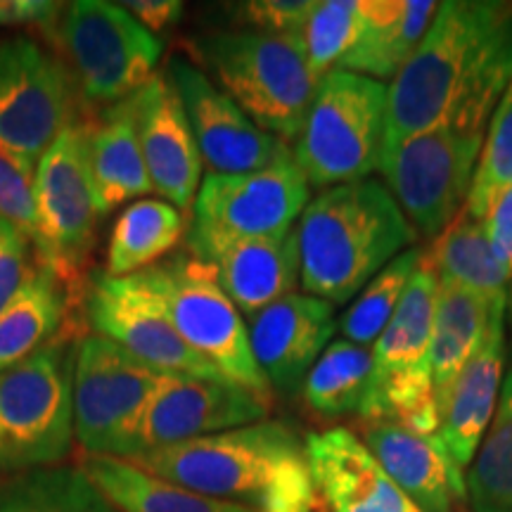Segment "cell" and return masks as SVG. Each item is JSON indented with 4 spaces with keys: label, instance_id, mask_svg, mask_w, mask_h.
Masks as SVG:
<instances>
[{
    "label": "cell",
    "instance_id": "cell-42",
    "mask_svg": "<svg viewBox=\"0 0 512 512\" xmlns=\"http://www.w3.org/2000/svg\"><path fill=\"white\" fill-rule=\"evenodd\" d=\"M121 5L155 36L176 27L178 19L183 17L181 0H128Z\"/></svg>",
    "mask_w": 512,
    "mask_h": 512
},
{
    "label": "cell",
    "instance_id": "cell-17",
    "mask_svg": "<svg viewBox=\"0 0 512 512\" xmlns=\"http://www.w3.org/2000/svg\"><path fill=\"white\" fill-rule=\"evenodd\" d=\"M138 140L152 192L176 209H192L202 183V155L176 86L157 72L136 93Z\"/></svg>",
    "mask_w": 512,
    "mask_h": 512
},
{
    "label": "cell",
    "instance_id": "cell-20",
    "mask_svg": "<svg viewBox=\"0 0 512 512\" xmlns=\"http://www.w3.org/2000/svg\"><path fill=\"white\" fill-rule=\"evenodd\" d=\"M313 484L330 512H422L389 479L354 432H313L306 437Z\"/></svg>",
    "mask_w": 512,
    "mask_h": 512
},
{
    "label": "cell",
    "instance_id": "cell-36",
    "mask_svg": "<svg viewBox=\"0 0 512 512\" xmlns=\"http://www.w3.org/2000/svg\"><path fill=\"white\" fill-rule=\"evenodd\" d=\"M361 31V0H323L313 3L302 31L306 62L320 81L349 53Z\"/></svg>",
    "mask_w": 512,
    "mask_h": 512
},
{
    "label": "cell",
    "instance_id": "cell-16",
    "mask_svg": "<svg viewBox=\"0 0 512 512\" xmlns=\"http://www.w3.org/2000/svg\"><path fill=\"white\" fill-rule=\"evenodd\" d=\"M164 72L181 95L207 174H249L290 152V145L256 126L195 62L174 57Z\"/></svg>",
    "mask_w": 512,
    "mask_h": 512
},
{
    "label": "cell",
    "instance_id": "cell-33",
    "mask_svg": "<svg viewBox=\"0 0 512 512\" xmlns=\"http://www.w3.org/2000/svg\"><path fill=\"white\" fill-rule=\"evenodd\" d=\"M465 491L472 512H512V370L505 375L496 413L470 463Z\"/></svg>",
    "mask_w": 512,
    "mask_h": 512
},
{
    "label": "cell",
    "instance_id": "cell-25",
    "mask_svg": "<svg viewBox=\"0 0 512 512\" xmlns=\"http://www.w3.org/2000/svg\"><path fill=\"white\" fill-rule=\"evenodd\" d=\"M74 292L46 264L31 266L10 304L0 311V373L27 361L72 320Z\"/></svg>",
    "mask_w": 512,
    "mask_h": 512
},
{
    "label": "cell",
    "instance_id": "cell-15",
    "mask_svg": "<svg viewBox=\"0 0 512 512\" xmlns=\"http://www.w3.org/2000/svg\"><path fill=\"white\" fill-rule=\"evenodd\" d=\"M273 399L226 380L171 377L147 401L121 446V460L266 420Z\"/></svg>",
    "mask_w": 512,
    "mask_h": 512
},
{
    "label": "cell",
    "instance_id": "cell-27",
    "mask_svg": "<svg viewBox=\"0 0 512 512\" xmlns=\"http://www.w3.org/2000/svg\"><path fill=\"white\" fill-rule=\"evenodd\" d=\"M491 309H494V304L484 299L482 294L439 280L430 349L437 413L451 392L453 382L458 380L467 361L475 356L479 344H482L486 328H489Z\"/></svg>",
    "mask_w": 512,
    "mask_h": 512
},
{
    "label": "cell",
    "instance_id": "cell-13",
    "mask_svg": "<svg viewBox=\"0 0 512 512\" xmlns=\"http://www.w3.org/2000/svg\"><path fill=\"white\" fill-rule=\"evenodd\" d=\"M171 377L110 339L81 335L74 363V437L81 453L117 458L147 401Z\"/></svg>",
    "mask_w": 512,
    "mask_h": 512
},
{
    "label": "cell",
    "instance_id": "cell-3",
    "mask_svg": "<svg viewBox=\"0 0 512 512\" xmlns=\"http://www.w3.org/2000/svg\"><path fill=\"white\" fill-rule=\"evenodd\" d=\"M297 240L306 294L335 306L356 299L418 233L387 185L366 178L320 190L299 216Z\"/></svg>",
    "mask_w": 512,
    "mask_h": 512
},
{
    "label": "cell",
    "instance_id": "cell-2",
    "mask_svg": "<svg viewBox=\"0 0 512 512\" xmlns=\"http://www.w3.org/2000/svg\"><path fill=\"white\" fill-rule=\"evenodd\" d=\"M128 463L197 494L252 512H316L306 441L280 420H259L211 437L128 458Z\"/></svg>",
    "mask_w": 512,
    "mask_h": 512
},
{
    "label": "cell",
    "instance_id": "cell-32",
    "mask_svg": "<svg viewBox=\"0 0 512 512\" xmlns=\"http://www.w3.org/2000/svg\"><path fill=\"white\" fill-rule=\"evenodd\" d=\"M373 380V349L337 339L320 354L304 380V401L323 420L358 415Z\"/></svg>",
    "mask_w": 512,
    "mask_h": 512
},
{
    "label": "cell",
    "instance_id": "cell-19",
    "mask_svg": "<svg viewBox=\"0 0 512 512\" xmlns=\"http://www.w3.org/2000/svg\"><path fill=\"white\" fill-rule=\"evenodd\" d=\"M505 306L508 302L494 304L482 344L439 406L437 437L460 472H465V467H470L475 458L496 413L498 396H501L505 358H508Z\"/></svg>",
    "mask_w": 512,
    "mask_h": 512
},
{
    "label": "cell",
    "instance_id": "cell-6",
    "mask_svg": "<svg viewBox=\"0 0 512 512\" xmlns=\"http://www.w3.org/2000/svg\"><path fill=\"white\" fill-rule=\"evenodd\" d=\"M389 86L332 69L318 81L304 126L294 140V162L311 188L328 190L377 171L384 150Z\"/></svg>",
    "mask_w": 512,
    "mask_h": 512
},
{
    "label": "cell",
    "instance_id": "cell-11",
    "mask_svg": "<svg viewBox=\"0 0 512 512\" xmlns=\"http://www.w3.org/2000/svg\"><path fill=\"white\" fill-rule=\"evenodd\" d=\"M83 112L86 102L57 50L31 36L0 41V150L38 162Z\"/></svg>",
    "mask_w": 512,
    "mask_h": 512
},
{
    "label": "cell",
    "instance_id": "cell-14",
    "mask_svg": "<svg viewBox=\"0 0 512 512\" xmlns=\"http://www.w3.org/2000/svg\"><path fill=\"white\" fill-rule=\"evenodd\" d=\"M76 302L88 332L110 339L159 373L226 380L178 335L157 299L133 275L114 278L105 268H93L83 278Z\"/></svg>",
    "mask_w": 512,
    "mask_h": 512
},
{
    "label": "cell",
    "instance_id": "cell-28",
    "mask_svg": "<svg viewBox=\"0 0 512 512\" xmlns=\"http://www.w3.org/2000/svg\"><path fill=\"white\" fill-rule=\"evenodd\" d=\"M76 465L121 512H252L164 482L121 458L81 453Z\"/></svg>",
    "mask_w": 512,
    "mask_h": 512
},
{
    "label": "cell",
    "instance_id": "cell-39",
    "mask_svg": "<svg viewBox=\"0 0 512 512\" xmlns=\"http://www.w3.org/2000/svg\"><path fill=\"white\" fill-rule=\"evenodd\" d=\"M34 264L36 254L27 235L0 219V311L10 304Z\"/></svg>",
    "mask_w": 512,
    "mask_h": 512
},
{
    "label": "cell",
    "instance_id": "cell-8",
    "mask_svg": "<svg viewBox=\"0 0 512 512\" xmlns=\"http://www.w3.org/2000/svg\"><path fill=\"white\" fill-rule=\"evenodd\" d=\"M50 43L72 69L86 107L131 98L157 74L164 55L155 34L124 5L107 0L64 3Z\"/></svg>",
    "mask_w": 512,
    "mask_h": 512
},
{
    "label": "cell",
    "instance_id": "cell-24",
    "mask_svg": "<svg viewBox=\"0 0 512 512\" xmlns=\"http://www.w3.org/2000/svg\"><path fill=\"white\" fill-rule=\"evenodd\" d=\"M91 169L100 216L152 192L138 140L136 93L102 107L93 117Z\"/></svg>",
    "mask_w": 512,
    "mask_h": 512
},
{
    "label": "cell",
    "instance_id": "cell-12",
    "mask_svg": "<svg viewBox=\"0 0 512 512\" xmlns=\"http://www.w3.org/2000/svg\"><path fill=\"white\" fill-rule=\"evenodd\" d=\"M484 133L441 126L382 150L377 169L415 233L439 235L470 197Z\"/></svg>",
    "mask_w": 512,
    "mask_h": 512
},
{
    "label": "cell",
    "instance_id": "cell-38",
    "mask_svg": "<svg viewBox=\"0 0 512 512\" xmlns=\"http://www.w3.org/2000/svg\"><path fill=\"white\" fill-rule=\"evenodd\" d=\"M311 10V0H249L238 5L235 15L242 24L240 29L273 36H302Z\"/></svg>",
    "mask_w": 512,
    "mask_h": 512
},
{
    "label": "cell",
    "instance_id": "cell-10",
    "mask_svg": "<svg viewBox=\"0 0 512 512\" xmlns=\"http://www.w3.org/2000/svg\"><path fill=\"white\" fill-rule=\"evenodd\" d=\"M309 202L311 185L292 150L249 174H207L192 202L185 249L202 256L228 242L283 235L294 228Z\"/></svg>",
    "mask_w": 512,
    "mask_h": 512
},
{
    "label": "cell",
    "instance_id": "cell-5",
    "mask_svg": "<svg viewBox=\"0 0 512 512\" xmlns=\"http://www.w3.org/2000/svg\"><path fill=\"white\" fill-rule=\"evenodd\" d=\"M197 62L235 105L283 143L302 131L318 81L302 36H273L252 29L219 31L192 46Z\"/></svg>",
    "mask_w": 512,
    "mask_h": 512
},
{
    "label": "cell",
    "instance_id": "cell-31",
    "mask_svg": "<svg viewBox=\"0 0 512 512\" xmlns=\"http://www.w3.org/2000/svg\"><path fill=\"white\" fill-rule=\"evenodd\" d=\"M0 512H121L79 465H50L0 479Z\"/></svg>",
    "mask_w": 512,
    "mask_h": 512
},
{
    "label": "cell",
    "instance_id": "cell-1",
    "mask_svg": "<svg viewBox=\"0 0 512 512\" xmlns=\"http://www.w3.org/2000/svg\"><path fill=\"white\" fill-rule=\"evenodd\" d=\"M512 81V5L439 3L430 31L389 83L384 150L451 126L484 133Z\"/></svg>",
    "mask_w": 512,
    "mask_h": 512
},
{
    "label": "cell",
    "instance_id": "cell-34",
    "mask_svg": "<svg viewBox=\"0 0 512 512\" xmlns=\"http://www.w3.org/2000/svg\"><path fill=\"white\" fill-rule=\"evenodd\" d=\"M422 261V249H406V252L389 261L370 283L356 294L354 304L337 320V328L347 342L370 347L382 335L392 320L403 292L411 283L413 273Z\"/></svg>",
    "mask_w": 512,
    "mask_h": 512
},
{
    "label": "cell",
    "instance_id": "cell-35",
    "mask_svg": "<svg viewBox=\"0 0 512 512\" xmlns=\"http://www.w3.org/2000/svg\"><path fill=\"white\" fill-rule=\"evenodd\" d=\"M508 190H512V93L505 91L489 121V136L482 145L475 181L463 211L472 219L484 221Z\"/></svg>",
    "mask_w": 512,
    "mask_h": 512
},
{
    "label": "cell",
    "instance_id": "cell-30",
    "mask_svg": "<svg viewBox=\"0 0 512 512\" xmlns=\"http://www.w3.org/2000/svg\"><path fill=\"white\" fill-rule=\"evenodd\" d=\"M430 259L444 283L482 294L491 304L508 302V273L486 238L484 223L465 211L439 235Z\"/></svg>",
    "mask_w": 512,
    "mask_h": 512
},
{
    "label": "cell",
    "instance_id": "cell-4",
    "mask_svg": "<svg viewBox=\"0 0 512 512\" xmlns=\"http://www.w3.org/2000/svg\"><path fill=\"white\" fill-rule=\"evenodd\" d=\"M81 325L0 373V479L60 465L74 444V363Z\"/></svg>",
    "mask_w": 512,
    "mask_h": 512
},
{
    "label": "cell",
    "instance_id": "cell-41",
    "mask_svg": "<svg viewBox=\"0 0 512 512\" xmlns=\"http://www.w3.org/2000/svg\"><path fill=\"white\" fill-rule=\"evenodd\" d=\"M482 223L486 230V238H489L498 261H501L505 273H508V283L512 290V190L501 195V200L491 207Z\"/></svg>",
    "mask_w": 512,
    "mask_h": 512
},
{
    "label": "cell",
    "instance_id": "cell-18",
    "mask_svg": "<svg viewBox=\"0 0 512 512\" xmlns=\"http://www.w3.org/2000/svg\"><path fill=\"white\" fill-rule=\"evenodd\" d=\"M249 347L271 389L292 394L328 349L335 306L311 294H287L249 318Z\"/></svg>",
    "mask_w": 512,
    "mask_h": 512
},
{
    "label": "cell",
    "instance_id": "cell-22",
    "mask_svg": "<svg viewBox=\"0 0 512 512\" xmlns=\"http://www.w3.org/2000/svg\"><path fill=\"white\" fill-rule=\"evenodd\" d=\"M200 259L214 266L230 302L247 318L292 294L302 278L297 228L275 238L228 242Z\"/></svg>",
    "mask_w": 512,
    "mask_h": 512
},
{
    "label": "cell",
    "instance_id": "cell-44",
    "mask_svg": "<svg viewBox=\"0 0 512 512\" xmlns=\"http://www.w3.org/2000/svg\"><path fill=\"white\" fill-rule=\"evenodd\" d=\"M508 91H510V93H512V81H510V88H508Z\"/></svg>",
    "mask_w": 512,
    "mask_h": 512
},
{
    "label": "cell",
    "instance_id": "cell-26",
    "mask_svg": "<svg viewBox=\"0 0 512 512\" xmlns=\"http://www.w3.org/2000/svg\"><path fill=\"white\" fill-rule=\"evenodd\" d=\"M439 297V275L422 254L418 271L403 292L392 320L373 344V380L432 373V328Z\"/></svg>",
    "mask_w": 512,
    "mask_h": 512
},
{
    "label": "cell",
    "instance_id": "cell-9",
    "mask_svg": "<svg viewBox=\"0 0 512 512\" xmlns=\"http://www.w3.org/2000/svg\"><path fill=\"white\" fill-rule=\"evenodd\" d=\"M91 128V112L74 119L38 159L34 178L36 261L53 268L74 297L88 273L95 223L100 219L91 169Z\"/></svg>",
    "mask_w": 512,
    "mask_h": 512
},
{
    "label": "cell",
    "instance_id": "cell-7",
    "mask_svg": "<svg viewBox=\"0 0 512 512\" xmlns=\"http://www.w3.org/2000/svg\"><path fill=\"white\" fill-rule=\"evenodd\" d=\"M133 278L157 299L185 342L226 380L273 399L271 384L256 366L249 330L238 306L219 283L214 266L188 249L157 261Z\"/></svg>",
    "mask_w": 512,
    "mask_h": 512
},
{
    "label": "cell",
    "instance_id": "cell-40",
    "mask_svg": "<svg viewBox=\"0 0 512 512\" xmlns=\"http://www.w3.org/2000/svg\"><path fill=\"white\" fill-rule=\"evenodd\" d=\"M64 3L53 0H0V29H38L53 41Z\"/></svg>",
    "mask_w": 512,
    "mask_h": 512
},
{
    "label": "cell",
    "instance_id": "cell-29",
    "mask_svg": "<svg viewBox=\"0 0 512 512\" xmlns=\"http://www.w3.org/2000/svg\"><path fill=\"white\" fill-rule=\"evenodd\" d=\"M185 233L188 223L174 204L166 200L131 202L114 223L105 271L114 278L145 271L162 261Z\"/></svg>",
    "mask_w": 512,
    "mask_h": 512
},
{
    "label": "cell",
    "instance_id": "cell-37",
    "mask_svg": "<svg viewBox=\"0 0 512 512\" xmlns=\"http://www.w3.org/2000/svg\"><path fill=\"white\" fill-rule=\"evenodd\" d=\"M36 164L27 157L0 150V219L27 235L31 247L38 245V216L34 200Z\"/></svg>",
    "mask_w": 512,
    "mask_h": 512
},
{
    "label": "cell",
    "instance_id": "cell-21",
    "mask_svg": "<svg viewBox=\"0 0 512 512\" xmlns=\"http://www.w3.org/2000/svg\"><path fill=\"white\" fill-rule=\"evenodd\" d=\"M363 444L422 512H453V505L467 498L465 475L448 458L439 437L373 422L363 427Z\"/></svg>",
    "mask_w": 512,
    "mask_h": 512
},
{
    "label": "cell",
    "instance_id": "cell-43",
    "mask_svg": "<svg viewBox=\"0 0 512 512\" xmlns=\"http://www.w3.org/2000/svg\"><path fill=\"white\" fill-rule=\"evenodd\" d=\"M505 325H510V349H512V290L508 292V306H505Z\"/></svg>",
    "mask_w": 512,
    "mask_h": 512
},
{
    "label": "cell",
    "instance_id": "cell-23",
    "mask_svg": "<svg viewBox=\"0 0 512 512\" xmlns=\"http://www.w3.org/2000/svg\"><path fill=\"white\" fill-rule=\"evenodd\" d=\"M434 0H361V31L337 69L368 79H394L430 31Z\"/></svg>",
    "mask_w": 512,
    "mask_h": 512
}]
</instances>
